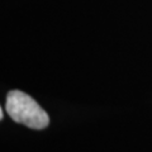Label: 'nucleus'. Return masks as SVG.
Masks as SVG:
<instances>
[{
    "label": "nucleus",
    "mask_w": 152,
    "mask_h": 152,
    "mask_svg": "<svg viewBox=\"0 0 152 152\" xmlns=\"http://www.w3.org/2000/svg\"><path fill=\"white\" fill-rule=\"evenodd\" d=\"M5 110L14 122L32 129H43L50 124V118L46 110L32 96L20 90H12L8 93Z\"/></svg>",
    "instance_id": "obj_1"
}]
</instances>
